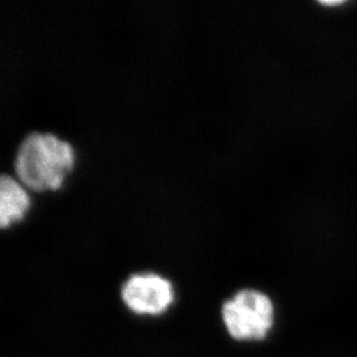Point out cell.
<instances>
[{
	"label": "cell",
	"instance_id": "1",
	"mask_svg": "<svg viewBox=\"0 0 357 357\" xmlns=\"http://www.w3.org/2000/svg\"><path fill=\"white\" fill-rule=\"evenodd\" d=\"M75 162L68 142L49 132H31L17 147L14 170L17 178L35 191L56 190Z\"/></svg>",
	"mask_w": 357,
	"mask_h": 357
},
{
	"label": "cell",
	"instance_id": "2",
	"mask_svg": "<svg viewBox=\"0 0 357 357\" xmlns=\"http://www.w3.org/2000/svg\"><path fill=\"white\" fill-rule=\"evenodd\" d=\"M222 317L234 339L261 340L273 325V303L258 290H241L223 304Z\"/></svg>",
	"mask_w": 357,
	"mask_h": 357
},
{
	"label": "cell",
	"instance_id": "3",
	"mask_svg": "<svg viewBox=\"0 0 357 357\" xmlns=\"http://www.w3.org/2000/svg\"><path fill=\"white\" fill-rule=\"evenodd\" d=\"M121 297L135 314H159L172 304L174 291L168 280L158 274H135L124 283Z\"/></svg>",
	"mask_w": 357,
	"mask_h": 357
},
{
	"label": "cell",
	"instance_id": "4",
	"mask_svg": "<svg viewBox=\"0 0 357 357\" xmlns=\"http://www.w3.org/2000/svg\"><path fill=\"white\" fill-rule=\"evenodd\" d=\"M29 207V197L24 186L10 175L0 176V226H10L21 219Z\"/></svg>",
	"mask_w": 357,
	"mask_h": 357
},
{
	"label": "cell",
	"instance_id": "5",
	"mask_svg": "<svg viewBox=\"0 0 357 357\" xmlns=\"http://www.w3.org/2000/svg\"><path fill=\"white\" fill-rule=\"evenodd\" d=\"M323 5H326V6H337V5H341V3H344V1H321Z\"/></svg>",
	"mask_w": 357,
	"mask_h": 357
}]
</instances>
